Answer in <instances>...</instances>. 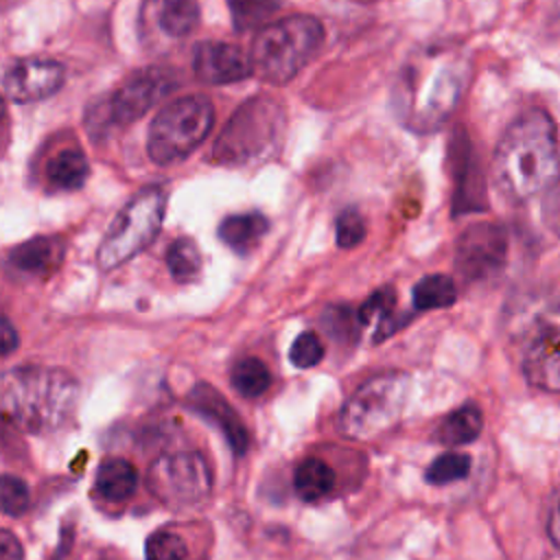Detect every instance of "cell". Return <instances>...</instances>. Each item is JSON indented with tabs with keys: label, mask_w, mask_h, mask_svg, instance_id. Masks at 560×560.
Instances as JSON below:
<instances>
[{
	"label": "cell",
	"mask_w": 560,
	"mask_h": 560,
	"mask_svg": "<svg viewBox=\"0 0 560 560\" xmlns=\"http://www.w3.org/2000/svg\"><path fill=\"white\" fill-rule=\"evenodd\" d=\"M560 151L553 120L532 109L521 114L501 136L492 158V182L514 201H529L558 184Z\"/></svg>",
	"instance_id": "cell-1"
},
{
	"label": "cell",
	"mask_w": 560,
	"mask_h": 560,
	"mask_svg": "<svg viewBox=\"0 0 560 560\" xmlns=\"http://www.w3.org/2000/svg\"><path fill=\"white\" fill-rule=\"evenodd\" d=\"M77 400L79 381L66 370L20 365L2 374V416L24 433L59 429L72 416Z\"/></svg>",
	"instance_id": "cell-2"
},
{
	"label": "cell",
	"mask_w": 560,
	"mask_h": 560,
	"mask_svg": "<svg viewBox=\"0 0 560 560\" xmlns=\"http://www.w3.org/2000/svg\"><path fill=\"white\" fill-rule=\"evenodd\" d=\"M324 26L313 15H287L262 26L252 42L254 72L276 85L289 83L319 50Z\"/></svg>",
	"instance_id": "cell-3"
},
{
	"label": "cell",
	"mask_w": 560,
	"mask_h": 560,
	"mask_svg": "<svg viewBox=\"0 0 560 560\" xmlns=\"http://www.w3.org/2000/svg\"><path fill=\"white\" fill-rule=\"evenodd\" d=\"M284 127L282 105L271 96L256 94L232 114L214 142L212 160L230 166L265 160L282 144Z\"/></svg>",
	"instance_id": "cell-4"
},
{
	"label": "cell",
	"mask_w": 560,
	"mask_h": 560,
	"mask_svg": "<svg viewBox=\"0 0 560 560\" xmlns=\"http://www.w3.org/2000/svg\"><path fill=\"white\" fill-rule=\"evenodd\" d=\"M212 125L214 107L208 96H179L153 118L147 136V153L158 166L177 164L208 138Z\"/></svg>",
	"instance_id": "cell-5"
},
{
	"label": "cell",
	"mask_w": 560,
	"mask_h": 560,
	"mask_svg": "<svg viewBox=\"0 0 560 560\" xmlns=\"http://www.w3.org/2000/svg\"><path fill=\"white\" fill-rule=\"evenodd\" d=\"M409 387V376L402 372H385L368 378L341 407V431L352 440H374L387 433L405 411Z\"/></svg>",
	"instance_id": "cell-6"
},
{
	"label": "cell",
	"mask_w": 560,
	"mask_h": 560,
	"mask_svg": "<svg viewBox=\"0 0 560 560\" xmlns=\"http://www.w3.org/2000/svg\"><path fill=\"white\" fill-rule=\"evenodd\" d=\"M164 212L166 192L160 186L138 190L107 228L96 252L98 267L103 271H112L147 249L162 230Z\"/></svg>",
	"instance_id": "cell-7"
},
{
	"label": "cell",
	"mask_w": 560,
	"mask_h": 560,
	"mask_svg": "<svg viewBox=\"0 0 560 560\" xmlns=\"http://www.w3.org/2000/svg\"><path fill=\"white\" fill-rule=\"evenodd\" d=\"M177 88L175 74L166 68H142L127 77L114 92L92 103L85 112V127L94 138L127 127L147 114L164 94Z\"/></svg>",
	"instance_id": "cell-8"
},
{
	"label": "cell",
	"mask_w": 560,
	"mask_h": 560,
	"mask_svg": "<svg viewBox=\"0 0 560 560\" xmlns=\"http://www.w3.org/2000/svg\"><path fill=\"white\" fill-rule=\"evenodd\" d=\"M147 486L160 503L179 510L208 499L212 472L199 453H171L151 464Z\"/></svg>",
	"instance_id": "cell-9"
},
{
	"label": "cell",
	"mask_w": 560,
	"mask_h": 560,
	"mask_svg": "<svg viewBox=\"0 0 560 560\" xmlns=\"http://www.w3.org/2000/svg\"><path fill=\"white\" fill-rule=\"evenodd\" d=\"M508 258V232L497 223H472L455 245V267L466 280H486L499 273Z\"/></svg>",
	"instance_id": "cell-10"
},
{
	"label": "cell",
	"mask_w": 560,
	"mask_h": 560,
	"mask_svg": "<svg viewBox=\"0 0 560 560\" xmlns=\"http://www.w3.org/2000/svg\"><path fill=\"white\" fill-rule=\"evenodd\" d=\"M66 68L48 57L13 59L2 74L4 94L13 103H33L48 98L61 90Z\"/></svg>",
	"instance_id": "cell-11"
},
{
	"label": "cell",
	"mask_w": 560,
	"mask_h": 560,
	"mask_svg": "<svg viewBox=\"0 0 560 560\" xmlns=\"http://www.w3.org/2000/svg\"><path fill=\"white\" fill-rule=\"evenodd\" d=\"M199 24L197 0H142L138 28L147 44H164L188 37Z\"/></svg>",
	"instance_id": "cell-12"
},
{
	"label": "cell",
	"mask_w": 560,
	"mask_h": 560,
	"mask_svg": "<svg viewBox=\"0 0 560 560\" xmlns=\"http://www.w3.org/2000/svg\"><path fill=\"white\" fill-rule=\"evenodd\" d=\"M523 374L529 385L542 392H560V317L536 328L523 354Z\"/></svg>",
	"instance_id": "cell-13"
},
{
	"label": "cell",
	"mask_w": 560,
	"mask_h": 560,
	"mask_svg": "<svg viewBox=\"0 0 560 560\" xmlns=\"http://www.w3.org/2000/svg\"><path fill=\"white\" fill-rule=\"evenodd\" d=\"M192 72L210 85L243 81L254 72L252 59L234 44L199 42L192 50Z\"/></svg>",
	"instance_id": "cell-14"
},
{
	"label": "cell",
	"mask_w": 560,
	"mask_h": 560,
	"mask_svg": "<svg viewBox=\"0 0 560 560\" xmlns=\"http://www.w3.org/2000/svg\"><path fill=\"white\" fill-rule=\"evenodd\" d=\"M188 400L195 411L210 418L223 431L225 440L230 442V446L236 455H243L247 451V442H249L247 429L243 427L238 413L225 402V398L212 385H208V383L195 385Z\"/></svg>",
	"instance_id": "cell-15"
},
{
	"label": "cell",
	"mask_w": 560,
	"mask_h": 560,
	"mask_svg": "<svg viewBox=\"0 0 560 560\" xmlns=\"http://www.w3.org/2000/svg\"><path fill=\"white\" fill-rule=\"evenodd\" d=\"M66 256V243L59 236H33L9 252L13 271L33 278H46L59 269Z\"/></svg>",
	"instance_id": "cell-16"
},
{
	"label": "cell",
	"mask_w": 560,
	"mask_h": 560,
	"mask_svg": "<svg viewBox=\"0 0 560 560\" xmlns=\"http://www.w3.org/2000/svg\"><path fill=\"white\" fill-rule=\"evenodd\" d=\"M269 221L260 212L230 214L219 223V238L236 254H249L267 234Z\"/></svg>",
	"instance_id": "cell-17"
},
{
	"label": "cell",
	"mask_w": 560,
	"mask_h": 560,
	"mask_svg": "<svg viewBox=\"0 0 560 560\" xmlns=\"http://www.w3.org/2000/svg\"><path fill=\"white\" fill-rule=\"evenodd\" d=\"M94 486H96V492L105 501L120 503V501L129 499L136 492L138 472H136V468L127 459L112 457V459H105L98 466Z\"/></svg>",
	"instance_id": "cell-18"
},
{
	"label": "cell",
	"mask_w": 560,
	"mask_h": 560,
	"mask_svg": "<svg viewBox=\"0 0 560 560\" xmlns=\"http://www.w3.org/2000/svg\"><path fill=\"white\" fill-rule=\"evenodd\" d=\"M90 175V164L83 151L79 149H63L46 166L48 184L55 190H79Z\"/></svg>",
	"instance_id": "cell-19"
},
{
	"label": "cell",
	"mask_w": 560,
	"mask_h": 560,
	"mask_svg": "<svg viewBox=\"0 0 560 560\" xmlns=\"http://www.w3.org/2000/svg\"><path fill=\"white\" fill-rule=\"evenodd\" d=\"M481 429H483L481 409L477 405H464L442 420L438 429V440L448 446L470 444L479 438Z\"/></svg>",
	"instance_id": "cell-20"
},
{
	"label": "cell",
	"mask_w": 560,
	"mask_h": 560,
	"mask_svg": "<svg viewBox=\"0 0 560 560\" xmlns=\"http://www.w3.org/2000/svg\"><path fill=\"white\" fill-rule=\"evenodd\" d=\"M335 486V470L319 457H308L298 464L293 472V488L300 499L317 501Z\"/></svg>",
	"instance_id": "cell-21"
},
{
	"label": "cell",
	"mask_w": 560,
	"mask_h": 560,
	"mask_svg": "<svg viewBox=\"0 0 560 560\" xmlns=\"http://www.w3.org/2000/svg\"><path fill=\"white\" fill-rule=\"evenodd\" d=\"M413 306L418 311H433V308H448L457 300V289L451 276L431 273L420 278L411 291Z\"/></svg>",
	"instance_id": "cell-22"
},
{
	"label": "cell",
	"mask_w": 560,
	"mask_h": 560,
	"mask_svg": "<svg viewBox=\"0 0 560 560\" xmlns=\"http://www.w3.org/2000/svg\"><path fill=\"white\" fill-rule=\"evenodd\" d=\"M230 381L234 389L245 396V398H258L262 396L269 385H271V372L269 368L256 359V357H245L238 363H234Z\"/></svg>",
	"instance_id": "cell-23"
},
{
	"label": "cell",
	"mask_w": 560,
	"mask_h": 560,
	"mask_svg": "<svg viewBox=\"0 0 560 560\" xmlns=\"http://www.w3.org/2000/svg\"><path fill=\"white\" fill-rule=\"evenodd\" d=\"M284 0H228L232 24L236 31H249L267 26V22L280 11Z\"/></svg>",
	"instance_id": "cell-24"
},
{
	"label": "cell",
	"mask_w": 560,
	"mask_h": 560,
	"mask_svg": "<svg viewBox=\"0 0 560 560\" xmlns=\"http://www.w3.org/2000/svg\"><path fill=\"white\" fill-rule=\"evenodd\" d=\"M166 265H168L171 276L177 282L195 280L201 271V252H199L197 243L188 236L173 241L166 252Z\"/></svg>",
	"instance_id": "cell-25"
},
{
	"label": "cell",
	"mask_w": 560,
	"mask_h": 560,
	"mask_svg": "<svg viewBox=\"0 0 560 560\" xmlns=\"http://www.w3.org/2000/svg\"><path fill=\"white\" fill-rule=\"evenodd\" d=\"M394 302H396L394 291L389 287H385V289L376 291L372 298H368L363 302V306L359 308V322L361 324H368L374 317H378L381 324H378V330H376V341L394 332V326H392V322H394V315H392Z\"/></svg>",
	"instance_id": "cell-26"
},
{
	"label": "cell",
	"mask_w": 560,
	"mask_h": 560,
	"mask_svg": "<svg viewBox=\"0 0 560 560\" xmlns=\"http://www.w3.org/2000/svg\"><path fill=\"white\" fill-rule=\"evenodd\" d=\"M470 464H472L470 455H466V453H457V451L442 453L427 468V481L433 483V486H444V483L459 481V479L468 477Z\"/></svg>",
	"instance_id": "cell-27"
},
{
	"label": "cell",
	"mask_w": 560,
	"mask_h": 560,
	"mask_svg": "<svg viewBox=\"0 0 560 560\" xmlns=\"http://www.w3.org/2000/svg\"><path fill=\"white\" fill-rule=\"evenodd\" d=\"M147 560H188L186 542L173 532H155L144 545Z\"/></svg>",
	"instance_id": "cell-28"
},
{
	"label": "cell",
	"mask_w": 560,
	"mask_h": 560,
	"mask_svg": "<svg viewBox=\"0 0 560 560\" xmlns=\"http://www.w3.org/2000/svg\"><path fill=\"white\" fill-rule=\"evenodd\" d=\"M324 359V343L319 339L317 332L306 330L302 335L295 337V341L291 343L289 350V361L300 368V370H308L313 365H317Z\"/></svg>",
	"instance_id": "cell-29"
},
{
	"label": "cell",
	"mask_w": 560,
	"mask_h": 560,
	"mask_svg": "<svg viewBox=\"0 0 560 560\" xmlns=\"http://www.w3.org/2000/svg\"><path fill=\"white\" fill-rule=\"evenodd\" d=\"M335 234H337V245L343 249L357 247L365 238V221L359 210L346 208L339 212L335 221Z\"/></svg>",
	"instance_id": "cell-30"
},
{
	"label": "cell",
	"mask_w": 560,
	"mask_h": 560,
	"mask_svg": "<svg viewBox=\"0 0 560 560\" xmlns=\"http://www.w3.org/2000/svg\"><path fill=\"white\" fill-rule=\"evenodd\" d=\"M0 501L7 516L22 514L28 508V486L20 477L4 472L0 481Z\"/></svg>",
	"instance_id": "cell-31"
},
{
	"label": "cell",
	"mask_w": 560,
	"mask_h": 560,
	"mask_svg": "<svg viewBox=\"0 0 560 560\" xmlns=\"http://www.w3.org/2000/svg\"><path fill=\"white\" fill-rule=\"evenodd\" d=\"M0 560H24V549L9 529L0 532Z\"/></svg>",
	"instance_id": "cell-32"
},
{
	"label": "cell",
	"mask_w": 560,
	"mask_h": 560,
	"mask_svg": "<svg viewBox=\"0 0 560 560\" xmlns=\"http://www.w3.org/2000/svg\"><path fill=\"white\" fill-rule=\"evenodd\" d=\"M547 538L560 547V490L551 499L549 516H547Z\"/></svg>",
	"instance_id": "cell-33"
},
{
	"label": "cell",
	"mask_w": 560,
	"mask_h": 560,
	"mask_svg": "<svg viewBox=\"0 0 560 560\" xmlns=\"http://www.w3.org/2000/svg\"><path fill=\"white\" fill-rule=\"evenodd\" d=\"M0 341H2V354H11L18 348V332L11 324L9 317H2V326H0Z\"/></svg>",
	"instance_id": "cell-34"
},
{
	"label": "cell",
	"mask_w": 560,
	"mask_h": 560,
	"mask_svg": "<svg viewBox=\"0 0 560 560\" xmlns=\"http://www.w3.org/2000/svg\"><path fill=\"white\" fill-rule=\"evenodd\" d=\"M103 560H112V558H103Z\"/></svg>",
	"instance_id": "cell-35"
}]
</instances>
